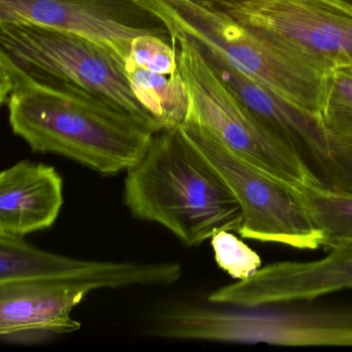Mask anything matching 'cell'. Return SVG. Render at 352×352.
Here are the masks:
<instances>
[{
	"label": "cell",
	"instance_id": "6da1fadb",
	"mask_svg": "<svg viewBox=\"0 0 352 352\" xmlns=\"http://www.w3.org/2000/svg\"><path fill=\"white\" fill-rule=\"evenodd\" d=\"M0 96L12 131L30 149L69 158L106 176L126 172L156 131L121 111L34 83L0 53Z\"/></svg>",
	"mask_w": 352,
	"mask_h": 352
},
{
	"label": "cell",
	"instance_id": "7a4b0ae2",
	"mask_svg": "<svg viewBox=\"0 0 352 352\" xmlns=\"http://www.w3.org/2000/svg\"><path fill=\"white\" fill-rule=\"evenodd\" d=\"M123 197L133 217L164 226L186 247L242 226L234 193L181 126L154 135L143 157L126 170Z\"/></svg>",
	"mask_w": 352,
	"mask_h": 352
},
{
	"label": "cell",
	"instance_id": "3957f363",
	"mask_svg": "<svg viewBox=\"0 0 352 352\" xmlns=\"http://www.w3.org/2000/svg\"><path fill=\"white\" fill-rule=\"evenodd\" d=\"M0 53L38 85L106 104L160 131L135 96L125 61L106 45L38 24L0 22Z\"/></svg>",
	"mask_w": 352,
	"mask_h": 352
},
{
	"label": "cell",
	"instance_id": "277c9868",
	"mask_svg": "<svg viewBox=\"0 0 352 352\" xmlns=\"http://www.w3.org/2000/svg\"><path fill=\"white\" fill-rule=\"evenodd\" d=\"M178 305L155 315L150 335L175 341L352 347V311Z\"/></svg>",
	"mask_w": 352,
	"mask_h": 352
},
{
	"label": "cell",
	"instance_id": "5b68a950",
	"mask_svg": "<svg viewBox=\"0 0 352 352\" xmlns=\"http://www.w3.org/2000/svg\"><path fill=\"white\" fill-rule=\"evenodd\" d=\"M168 28L215 50L236 69L296 106L320 114L329 72L274 44L228 16L210 13L185 0H141Z\"/></svg>",
	"mask_w": 352,
	"mask_h": 352
},
{
	"label": "cell",
	"instance_id": "8992f818",
	"mask_svg": "<svg viewBox=\"0 0 352 352\" xmlns=\"http://www.w3.org/2000/svg\"><path fill=\"white\" fill-rule=\"evenodd\" d=\"M170 32L188 94L186 121L203 127L228 149L283 184L296 189L320 185L300 160L278 143L243 106L214 71L201 45L180 30L170 28Z\"/></svg>",
	"mask_w": 352,
	"mask_h": 352
},
{
	"label": "cell",
	"instance_id": "52a82bcc",
	"mask_svg": "<svg viewBox=\"0 0 352 352\" xmlns=\"http://www.w3.org/2000/svg\"><path fill=\"white\" fill-rule=\"evenodd\" d=\"M201 47L214 71L243 106L278 143L300 160L317 183L352 192V143L333 135L320 114L288 102L215 50Z\"/></svg>",
	"mask_w": 352,
	"mask_h": 352
},
{
	"label": "cell",
	"instance_id": "ba28073f",
	"mask_svg": "<svg viewBox=\"0 0 352 352\" xmlns=\"http://www.w3.org/2000/svg\"><path fill=\"white\" fill-rule=\"evenodd\" d=\"M181 129L234 193L242 210L238 232L242 238L307 250L320 248V232L296 188L267 176L199 125L186 121Z\"/></svg>",
	"mask_w": 352,
	"mask_h": 352
},
{
	"label": "cell",
	"instance_id": "9c48e42d",
	"mask_svg": "<svg viewBox=\"0 0 352 352\" xmlns=\"http://www.w3.org/2000/svg\"><path fill=\"white\" fill-rule=\"evenodd\" d=\"M232 19L324 71L352 65V9L337 0H254Z\"/></svg>",
	"mask_w": 352,
	"mask_h": 352
},
{
	"label": "cell",
	"instance_id": "30bf717a",
	"mask_svg": "<svg viewBox=\"0 0 352 352\" xmlns=\"http://www.w3.org/2000/svg\"><path fill=\"white\" fill-rule=\"evenodd\" d=\"M0 22L80 34L106 45L125 63L135 38L154 36L172 43L166 22L141 0H0Z\"/></svg>",
	"mask_w": 352,
	"mask_h": 352
},
{
	"label": "cell",
	"instance_id": "8fae6325",
	"mask_svg": "<svg viewBox=\"0 0 352 352\" xmlns=\"http://www.w3.org/2000/svg\"><path fill=\"white\" fill-rule=\"evenodd\" d=\"M182 276L174 261H84L38 248L21 236L0 234V283L51 280L87 284L98 289L168 286Z\"/></svg>",
	"mask_w": 352,
	"mask_h": 352
},
{
	"label": "cell",
	"instance_id": "7c38bea8",
	"mask_svg": "<svg viewBox=\"0 0 352 352\" xmlns=\"http://www.w3.org/2000/svg\"><path fill=\"white\" fill-rule=\"evenodd\" d=\"M352 288V245L331 249L312 261H277L251 277L222 286L209 302L240 308L313 300Z\"/></svg>",
	"mask_w": 352,
	"mask_h": 352
},
{
	"label": "cell",
	"instance_id": "4fadbf2b",
	"mask_svg": "<svg viewBox=\"0 0 352 352\" xmlns=\"http://www.w3.org/2000/svg\"><path fill=\"white\" fill-rule=\"evenodd\" d=\"M87 284L51 280L0 283V339L13 345H36L81 329L72 316L90 292Z\"/></svg>",
	"mask_w": 352,
	"mask_h": 352
},
{
	"label": "cell",
	"instance_id": "5bb4252c",
	"mask_svg": "<svg viewBox=\"0 0 352 352\" xmlns=\"http://www.w3.org/2000/svg\"><path fill=\"white\" fill-rule=\"evenodd\" d=\"M63 203V180L56 168L21 160L0 174V234L25 238L48 230Z\"/></svg>",
	"mask_w": 352,
	"mask_h": 352
},
{
	"label": "cell",
	"instance_id": "9a60e30c",
	"mask_svg": "<svg viewBox=\"0 0 352 352\" xmlns=\"http://www.w3.org/2000/svg\"><path fill=\"white\" fill-rule=\"evenodd\" d=\"M135 96L155 119L160 131L181 126L189 112V98L180 72L173 75L126 67Z\"/></svg>",
	"mask_w": 352,
	"mask_h": 352
},
{
	"label": "cell",
	"instance_id": "2e32d148",
	"mask_svg": "<svg viewBox=\"0 0 352 352\" xmlns=\"http://www.w3.org/2000/svg\"><path fill=\"white\" fill-rule=\"evenodd\" d=\"M315 228L321 247L333 249L352 245V192L316 184L296 189Z\"/></svg>",
	"mask_w": 352,
	"mask_h": 352
},
{
	"label": "cell",
	"instance_id": "e0dca14e",
	"mask_svg": "<svg viewBox=\"0 0 352 352\" xmlns=\"http://www.w3.org/2000/svg\"><path fill=\"white\" fill-rule=\"evenodd\" d=\"M320 116L333 135L352 143V65L327 73Z\"/></svg>",
	"mask_w": 352,
	"mask_h": 352
},
{
	"label": "cell",
	"instance_id": "ac0fdd59",
	"mask_svg": "<svg viewBox=\"0 0 352 352\" xmlns=\"http://www.w3.org/2000/svg\"><path fill=\"white\" fill-rule=\"evenodd\" d=\"M216 263L236 280L251 277L261 267V258L230 230H221L211 238Z\"/></svg>",
	"mask_w": 352,
	"mask_h": 352
},
{
	"label": "cell",
	"instance_id": "d6986e66",
	"mask_svg": "<svg viewBox=\"0 0 352 352\" xmlns=\"http://www.w3.org/2000/svg\"><path fill=\"white\" fill-rule=\"evenodd\" d=\"M125 67L173 75L178 72L176 48L173 43L158 36H140L131 43V53Z\"/></svg>",
	"mask_w": 352,
	"mask_h": 352
},
{
	"label": "cell",
	"instance_id": "ffe728a7",
	"mask_svg": "<svg viewBox=\"0 0 352 352\" xmlns=\"http://www.w3.org/2000/svg\"><path fill=\"white\" fill-rule=\"evenodd\" d=\"M210 13L232 18L254 0H185Z\"/></svg>",
	"mask_w": 352,
	"mask_h": 352
},
{
	"label": "cell",
	"instance_id": "44dd1931",
	"mask_svg": "<svg viewBox=\"0 0 352 352\" xmlns=\"http://www.w3.org/2000/svg\"><path fill=\"white\" fill-rule=\"evenodd\" d=\"M339 3H343V5L347 6V7L351 8L352 9V0H337Z\"/></svg>",
	"mask_w": 352,
	"mask_h": 352
}]
</instances>
